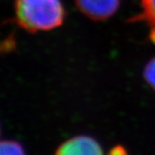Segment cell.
<instances>
[{"instance_id": "1", "label": "cell", "mask_w": 155, "mask_h": 155, "mask_svg": "<svg viewBox=\"0 0 155 155\" xmlns=\"http://www.w3.org/2000/svg\"><path fill=\"white\" fill-rule=\"evenodd\" d=\"M14 16L20 28L35 34L61 27L66 11L61 0H15Z\"/></svg>"}, {"instance_id": "2", "label": "cell", "mask_w": 155, "mask_h": 155, "mask_svg": "<svg viewBox=\"0 0 155 155\" xmlns=\"http://www.w3.org/2000/svg\"><path fill=\"white\" fill-rule=\"evenodd\" d=\"M121 0H75L78 10L93 21H105L118 11Z\"/></svg>"}, {"instance_id": "3", "label": "cell", "mask_w": 155, "mask_h": 155, "mask_svg": "<svg viewBox=\"0 0 155 155\" xmlns=\"http://www.w3.org/2000/svg\"><path fill=\"white\" fill-rule=\"evenodd\" d=\"M104 151L100 143L89 135H76L61 143L55 151L58 155H100Z\"/></svg>"}, {"instance_id": "4", "label": "cell", "mask_w": 155, "mask_h": 155, "mask_svg": "<svg viewBox=\"0 0 155 155\" xmlns=\"http://www.w3.org/2000/svg\"><path fill=\"white\" fill-rule=\"evenodd\" d=\"M127 22H144L149 28V40L155 44V0H140V11Z\"/></svg>"}, {"instance_id": "5", "label": "cell", "mask_w": 155, "mask_h": 155, "mask_svg": "<svg viewBox=\"0 0 155 155\" xmlns=\"http://www.w3.org/2000/svg\"><path fill=\"white\" fill-rule=\"evenodd\" d=\"M1 155H23L25 150L22 145L14 140H3L0 144Z\"/></svg>"}, {"instance_id": "6", "label": "cell", "mask_w": 155, "mask_h": 155, "mask_svg": "<svg viewBox=\"0 0 155 155\" xmlns=\"http://www.w3.org/2000/svg\"><path fill=\"white\" fill-rule=\"evenodd\" d=\"M143 78L146 83L155 91V57L146 64L143 70Z\"/></svg>"}, {"instance_id": "7", "label": "cell", "mask_w": 155, "mask_h": 155, "mask_svg": "<svg viewBox=\"0 0 155 155\" xmlns=\"http://www.w3.org/2000/svg\"><path fill=\"white\" fill-rule=\"evenodd\" d=\"M110 153H113V154H123V153H127L126 150L124 147H122L121 146H117V147H115L113 150L110 152Z\"/></svg>"}]
</instances>
